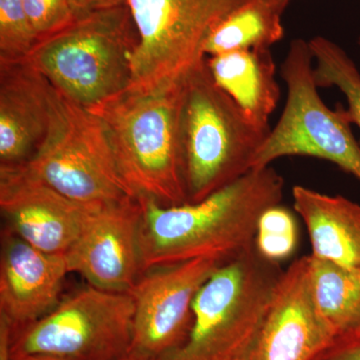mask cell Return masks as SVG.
Segmentation results:
<instances>
[{
	"instance_id": "6da1fadb",
	"label": "cell",
	"mask_w": 360,
	"mask_h": 360,
	"mask_svg": "<svg viewBox=\"0 0 360 360\" xmlns=\"http://www.w3.org/2000/svg\"><path fill=\"white\" fill-rule=\"evenodd\" d=\"M283 188V176L267 167L250 170L198 202L162 206L139 200L143 274L198 258L224 265L250 252L260 217L281 205Z\"/></svg>"
},
{
	"instance_id": "7a4b0ae2",
	"label": "cell",
	"mask_w": 360,
	"mask_h": 360,
	"mask_svg": "<svg viewBox=\"0 0 360 360\" xmlns=\"http://www.w3.org/2000/svg\"><path fill=\"white\" fill-rule=\"evenodd\" d=\"M186 77L155 89H125L89 110L103 120L118 172L136 200L188 203L179 137Z\"/></svg>"
},
{
	"instance_id": "3957f363",
	"label": "cell",
	"mask_w": 360,
	"mask_h": 360,
	"mask_svg": "<svg viewBox=\"0 0 360 360\" xmlns=\"http://www.w3.org/2000/svg\"><path fill=\"white\" fill-rule=\"evenodd\" d=\"M269 125L253 122L215 82L206 58L186 77L179 137L188 203L252 170Z\"/></svg>"
},
{
	"instance_id": "277c9868",
	"label": "cell",
	"mask_w": 360,
	"mask_h": 360,
	"mask_svg": "<svg viewBox=\"0 0 360 360\" xmlns=\"http://www.w3.org/2000/svg\"><path fill=\"white\" fill-rule=\"evenodd\" d=\"M136 44L124 4L77 15L37 42L28 59L54 89L92 110L129 89Z\"/></svg>"
},
{
	"instance_id": "5b68a950",
	"label": "cell",
	"mask_w": 360,
	"mask_h": 360,
	"mask_svg": "<svg viewBox=\"0 0 360 360\" xmlns=\"http://www.w3.org/2000/svg\"><path fill=\"white\" fill-rule=\"evenodd\" d=\"M283 271L257 248L219 266L194 300L193 326L186 345L161 359L243 360Z\"/></svg>"
},
{
	"instance_id": "8992f818",
	"label": "cell",
	"mask_w": 360,
	"mask_h": 360,
	"mask_svg": "<svg viewBox=\"0 0 360 360\" xmlns=\"http://www.w3.org/2000/svg\"><path fill=\"white\" fill-rule=\"evenodd\" d=\"M21 165L54 191L84 205L134 198L118 172L103 120L52 85L46 136Z\"/></svg>"
},
{
	"instance_id": "52a82bcc",
	"label": "cell",
	"mask_w": 360,
	"mask_h": 360,
	"mask_svg": "<svg viewBox=\"0 0 360 360\" xmlns=\"http://www.w3.org/2000/svg\"><path fill=\"white\" fill-rule=\"evenodd\" d=\"M134 312L129 292L87 284L39 321L11 329V357L122 360L131 352Z\"/></svg>"
},
{
	"instance_id": "ba28073f",
	"label": "cell",
	"mask_w": 360,
	"mask_h": 360,
	"mask_svg": "<svg viewBox=\"0 0 360 360\" xmlns=\"http://www.w3.org/2000/svg\"><path fill=\"white\" fill-rule=\"evenodd\" d=\"M309 41L292 40L281 65L288 101L279 122L258 150L252 169L270 167L283 156L330 161L360 181V144L347 110H333L322 101L314 77Z\"/></svg>"
},
{
	"instance_id": "9c48e42d",
	"label": "cell",
	"mask_w": 360,
	"mask_h": 360,
	"mask_svg": "<svg viewBox=\"0 0 360 360\" xmlns=\"http://www.w3.org/2000/svg\"><path fill=\"white\" fill-rule=\"evenodd\" d=\"M248 0H127L137 35L129 89L151 90L205 60L217 27Z\"/></svg>"
},
{
	"instance_id": "30bf717a",
	"label": "cell",
	"mask_w": 360,
	"mask_h": 360,
	"mask_svg": "<svg viewBox=\"0 0 360 360\" xmlns=\"http://www.w3.org/2000/svg\"><path fill=\"white\" fill-rule=\"evenodd\" d=\"M219 266L198 258L144 272L129 291L135 305L130 352L163 359L184 347L193 326L194 300Z\"/></svg>"
},
{
	"instance_id": "8fae6325",
	"label": "cell",
	"mask_w": 360,
	"mask_h": 360,
	"mask_svg": "<svg viewBox=\"0 0 360 360\" xmlns=\"http://www.w3.org/2000/svg\"><path fill=\"white\" fill-rule=\"evenodd\" d=\"M142 208L130 198L97 208L65 257L70 272L101 290L129 292L142 274Z\"/></svg>"
},
{
	"instance_id": "7c38bea8",
	"label": "cell",
	"mask_w": 360,
	"mask_h": 360,
	"mask_svg": "<svg viewBox=\"0 0 360 360\" xmlns=\"http://www.w3.org/2000/svg\"><path fill=\"white\" fill-rule=\"evenodd\" d=\"M101 205L66 198L22 165L0 167V210L6 229L45 252L65 255Z\"/></svg>"
},
{
	"instance_id": "4fadbf2b",
	"label": "cell",
	"mask_w": 360,
	"mask_h": 360,
	"mask_svg": "<svg viewBox=\"0 0 360 360\" xmlns=\"http://www.w3.org/2000/svg\"><path fill=\"white\" fill-rule=\"evenodd\" d=\"M335 338L315 304L310 257L305 255L284 270L243 360H314Z\"/></svg>"
},
{
	"instance_id": "5bb4252c",
	"label": "cell",
	"mask_w": 360,
	"mask_h": 360,
	"mask_svg": "<svg viewBox=\"0 0 360 360\" xmlns=\"http://www.w3.org/2000/svg\"><path fill=\"white\" fill-rule=\"evenodd\" d=\"M68 274L65 255L40 250L4 227L0 250V316L13 330L39 321L63 300Z\"/></svg>"
},
{
	"instance_id": "9a60e30c",
	"label": "cell",
	"mask_w": 360,
	"mask_h": 360,
	"mask_svg": "<svg viewBox=\"0 0 360 360\" xmlns=\"http://www.w3.org/2000/svg\"><path fill=\"white\" fill-rule=\"evenodd\" d=\"M51 84L30 59L0 61V167L25 165L46 136Z\"/></svg>"
},
{
	"instance_id": "2e32d148",
	"label": "cell",
	"mask_w": 360,
	"mask_h": 360,
	"mask_svg": "<svg viewBox=\"0 0 360 360\" xmlns=\"http://www.w3.org/2000/svg\"><path fill=\"white\" fill-rule=\"evenodd\" d=\"M292 198L295 212L309 231L310 255L360 270V205L302 186L293 187Z\"/></svg>"
},
{
	"instance_id": "e0dca14e",
	"label": "cell",
	"mask_w": 360,
	"mask_h": 360,
	"mask_svg": "<svg viewBox=\"0 0 360 360\" xmlns=\"http://www.w3.org/2000/svg\"><path fill=\"white\" fill-rule=\"evenodd\" d=\"M206 63L217 84L253 122L269 125L281 98L270 49L227 52L206 58Z\"/></svg>"
},
{
	"instance_id": "ac0fdd59",
	"label": "cell",
	"mask_w": 360,
	"mask_h": 360,
	"mask_svg": "<svg viewBox=\"0 0 360 360\" xmlns=\"http://www.w3.org/2000/svg\"><path fill=\"white\" fill-rule=\"evenodd\" d=\"M288 4L286 0H248L213 30L205 45L206 58L270 49L283 37L281 20Z\"/></svg>"
},
{
	"instance_id": "d6986e66",
	"label": "cell",
	"mask_w": 360,
	"mask_h": 360,
	"mask_svg": "<svg viewBox=\"0 0 360 360\" xmlns=\"http://www.w3.org/2000/svg\"><path fill=\"white\" fill-rule=\"evenodd\" d=\"M309 257L312 293L322 319L335 338L360 333V270Z\"/></svg>"
},
{
	"instance_id": "ffe728a7",
	"label": "cell",
	"mask_w": 360,
	"mask_h": 360,
	"mask_svg": "<svg viewBox=\"0 0 360 360\" xmlns=\"http://www.w3.org/2000/svg\"><path fill=\"white\" fill-rule=\"evenodd\" d=\"M314 54V77L319 87H338L347 97L350 122L360 129V72L345 49L330 39L309 40ZM360 144V141H359Z\"/></svg>"
},
{
	"instance_id": "44dd1931",
	"label": "cell",
	"mask_w": 360,
	"mask_h": 360,
	"mask_svg": "<svg viewBox=\"0 0 360 360\" xmlns=\"http://www.w3.org/2000/svg\"><path fill=\"white\" fill-rule=\"evenodd\" d=\"M297 243V226L290 210L276 205L262 215L258 221L255 248L262 257L281 262L293 255Z\"/></svg>"
},
{
	"instance_id": "7402d4cb",
	"label": "cell",
	"mask_w": 360,
	"mask_h": 360,
	"mask_svg": "<svg viewBox=\"0 0 360 360\" xmlns=\"http://www.w3.org/2000/svg\"><path fill=\"white\" fill-rule=\"evenodd\" d=\"M37 44L23 0H0V61L27 58Z\"/></svg>"
},
{
	"instance_id": "603a6c76",
	"label": "cell",
	"mask_w": 360,
	"mask_h": 360,
	"mask_svg": "<svg viewBox=\"0 0 360 360\" xmlns=\"http://www.w3.org/2000/svg\"><path fill=\"white\" fill-rule=\"evenodd\" d=\"M37 42L60 32L77 18L71 0H23Z\"/></svg>"
},
{
	"instance_id": "cb8c5ba5",
	"label": "cell",
	"mask_w": 360,
	"mask_h": 360,
	"mask_svg": "<svg viewBox=\"0 0 360 360\" xmlns=\"http://www.w3.org/2000/svg\"><path fill=\"white\" fill-rule=\"evenodd\" d=\"M314 360H360V333L335 338Z\"/></svg>"
},
{
	"instance_id": "d4e9b609",
	"label": "cell",
	"mask_w": 360,
	"mask_h": 360,
	"mask_svg": "<svg viewBox=\"0 0 360 360\" xmlns=\"http://www.w3.org/2000/svg\"><path fill=\"white\" fill-rule=\"evenodd\" d=\"M127 0H71L77 15L124 6Z\"/></svg>"
},
{
	"instance_id": "484cf974",
	"label": "cell",
	"mask_w": 360,
	"mask_h": 360,
	"mask_svg": "<svg viewBox=\"0 0 360 360\" xmlns=\"http://www.w3.org/2000/svg\"><path fill=\"white\" fill-rule=\"evenodd\" d=\"M11 326L0 317V360H11Z\"/></svg>"
},
{
	"instance_id": "4316f807",
	"label": "cell",
	"mask_w": 360,
	"mask_h": 360,
	"mask_svg": "<svg viewBox=\"0 0 360 360\" xmlns=\"http://www.w3.org/2000/svg\"><path fill=\"white\" fill-rule=\"evenodd\" d=\"M122 360H162L161 359H155V357L144 356V355L134 354L130 352L129 355L122 359Z\"/></svg>"
},
{
	"instance_id": "83f0119b",
	"label": "cell",
	"mask_w": 360,
	"mask_h": 360,
	"mask_svg": "<svg viewBox=\"0 0 360 360\" xmlns=\"http://www.w3.org/2000/svg\"><path fill=\"white\" fill-rule=\"evenodd\" d=\"M11 360H65L54 359V357L46 356H20V357H11Z\"/></svg>"
},
{
	"instance_id": "f1b7e54d",
	"label": "cell",
	"mask_w": 360,
	"mask_h": 360,
	"mask_svg": "<svg viewBox=\"0 0 360 360\" xmlns=\"http://www.w3.org/2000/svg\"><path fill=\"white\" fill-rule=\"evenodd\" d=\"M359 44L360 45V34H359Z\"/></svg>"
},
{
	"instance_id": "f546056e",
	"label": "cell",
	"mask_w": 360,
	"mask_h": 360,
	"mask_svg": "<svg viewBox=\"0 0 360 360\" xmlns=\"http://www.w3.org/2000/svg\"><path fill=\"white\" fill-rule=\"evenodd\" d=\"M286 1L290 2V0H286Z\"/></svg>"
}]
</instances>
